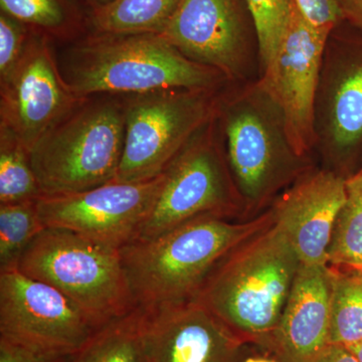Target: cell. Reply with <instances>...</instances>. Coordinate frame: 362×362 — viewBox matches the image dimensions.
<instances>
[{"label":"cell","instance_id":"obj_34","mask_svg":"<svg viewBox=\"0 0 362 362\" xmlns=\"http://www.w3.org/2000/svg\"><path fill=\"white\" fill-rule=\"evenodd\" d=\"M357 269H358V270H362V266L359 267V268H357Z\"/></svg>","mask_w":362,"mask_h":362},{"label":"cell","instance_id":"obj_5","mask_svg":"<svg viewBox=\"0 0 362 362\" xmlns=\"http://www.w3.org/2000/svg\"><path fill=\"white\" fill-rule=\"evenodd\" d=\"M18 270L63 293L96 329L136 308L121 252L71 230L44 228Z\"/></svg>","mask_w":362,"mask_h":362},{"label":"cell","instance_id":"obj_24","mask_svg":"<svg viewBox=\"0 0 362 362\" xmlns=\"http://www.w3.org/2000/svg\"><path fill=\"white\" fill-rule=\"evenodd\" d=\"M37 202L0 206V272L18 269L26 249L45 228Z\"/></svg>","mask_w":362,"mask_h":362},{"label":"cell","instance_id":"obj_15","mask_svg":"<svg viewBox=\"0 0 362 362\" xmlns=\"http://www.w3.org/2000/svg\"><path fill=\"white\" fill-rule=\"evenodd\" d=\"M147 311L149 362L244 361L246 344L195 300Z\"/></svg>","mask_w":362,"mask_h":362},{"label":"cell","instance_id":"obj_19","mask_svg":"<svg viewBox=\"0 0 362 362\" xmlns=\"http://www.w3.org/2000/svg\"><path fill=\"white\" fill-rule=\"evenodd\" d=\"M181 0H114L90 14V32L111 35H160Z\"/></svg>","mask_w":362,"mask_h":362},{"label":"cell","instance_id":"obj_8","mask_svg":"<svg viewBox=\"0 0 362 362\" xmlns=\"http://www.w3.org/2000/svg\"><path fill=\"white\" fill-rule=\"evenodd\" d=\"M216 117L226 140V157L244 204L243 221L259 211L298 175L300 157L293 151L281 114L263 105L218 98Z\"/></svg>","mask_w":362,"mask_h":362},{"label":"cell","instance_id":"obj_13","mask_svg":"<svg viewBox=\"0 0 362 362\" xmlns=\"http://www.w3.org/2000/svg\"><path fill=\"white\" fill-rule=\"evenodd\" d=\"M245 0H181L160 33L188 59L238 75L246 54Z\"/></svg>","mask_w":362,"mask_h":362},{"label":"cell","instance_id":"obj_29","mask_svg":"<svg viewBox=\"0 0 362 362\" xmlns=\"http://www.w3.org/2000/svg\"><path fill=\"white\" fill-rule=\"evenodd\" d=\"M312 362H359L349 347L329 344Z\"/></svg>","mask_w":362,"mask_h":362},{"label":"cell","instance_id":"obj_17","mask_svg":"<svg viewBox=\"0 0 362 362\" xmlns=\"http://www.w3.org/2000/svg\"><path fill=\"white\" fill-rule=\"evenodd\" d=\"M148 311L140 307L93 333L68 362H149Z\"/></svg>","mask_w":362,"mask_h":362},{"label":"cell","instance_id":"obj_25","mask_svg":"<svg viewBox=\"0 0 362 362\" xmlns=\"http://www.w3.org/2000/svg\"><path fill=\"white\" fill-rule=\"evenodd\" d=\"M251 14L264 70L279 51L291 16L295 0H245Z\"/></svg>","mask_w":362,"mask_h":362},{"label":"cell","instance_id":"obj_6","mask_svg":"<svg viewBox=\"0 0 362 362\" xmlns=\"http://www.w3.org/2000/svg\"><path fill=\"white\" fill-rule=\"evenodd\" d=\"M216 90L168 89L125 97V139L117 182H142L162 175L214 120Z\"/></svg>","mask_w":362,"mask_h":362},{"label":"cell","instance_id":"obj_33","mask_svg":"<svg viewBox=\"0 0 362 362\" xmlns=\"http://www.w3.org/2000/svg\"><path fill=\"white\" fill-rule=\"evenodd\" d=\"M243 362H279L276 359L266 358V357H249V358L244 359Z\"/></svg>","mask_w":362,"mask_h":362},{"label":"cell","instance_id":"obj_2","mask_svg":"<svg viewBox=\"0 0 362 362\" xmlns=\"http://www.w3.org/2000/svg\"><path fill=\"white\" fill-rule=\"evenodd\" d=\"M274 223L272 209L238 223L204 216L121 250L136 307L152 310L194 300L235 247Z\"/></svg>","mask_w":362,"mask_h":362},{"label":"cell","instance_id":"obj_14","mask_svg":"<svg viewBox=\"0 0 362 362\" xmlns=\"http://www.w3.org/2000/svg\"><path fill=\"white\" fill-rule=\"evenodd\" d=\"M346 199V180L330 171L299 178L272 206L274 225L304 266L328 265V249Z\"/></svg>","mask_w":362,"mask_h":362},{"label":"cell","instance_id":"obj_10","mask_svg":"<svg viewBox=\"0 0 362 362\" xmlns=\"http://www.w3.org/2000/svg\"><path fill=\"white\" fill-rule=\"evenodd\" d=\"M96 330L56 288L18 269L0 272V338L35 351L70 356Z\"/></svg>","mask_w":362,"mask_h":362},{"label":"cell","instance_id":"obj_9","mask_svg":"<svg viewBox=\"0 0 362 362\" xmlns=\"http://www.w3.org/2000/svg\"><path fill=\"white\" fill-rule=\"evenodd\" d=\"M163 182L111 181L84 192L42 195L37 206L45 228H63L114 251L137 240Z\"/></svg>","mask_w":362,"mask_h":362},{"label":"cell","instance_id":"obj_3","mask_svg":"<svg viewBox=\"0 0 362 362\" xmlns=\"http://www.w3.org/2000/svg\"><path fill=\"white\" fill-rule=\"evenodd\" d=\"M300 266L273 223L226 254L194 300L245 344L270 349Z\"/></svg>","mask_w":362,"mask_h":362},{"label":"cell","instance_id":"obj_12","mask_svg":"<svg viewBox=\"0 0 362 362\" xmlns=\"http://www.w3.org/2000/svg\"><path fill=\"white\" fill-rule=\"evenodd\" d=\"M80 100L59 71L54 42L33 32L18 65L0 80V126L30 151Z\"/></svg>","mask_w":362,"mask_h":362},{"label":"cell","instance_id":"obj_1","mask_svg":"<svg viewBox=\"0 0 362 362\" xmlns=\"http://www.w3.org/2000/svg\"><path fill=\"white\" fill-rule=\"evenodd\" d=\"M56 54L64 80L80 98L168 89L216 90L226 78L220 71L188 59L157 33L89 32L62 49L56 47Z\"/></svg>","mask_w":362,"mask_h":362},{"label":"cell","instance_id":"obj_31","mask_svg":"<svg viewBox=\"0 0 362 362\" xmlns=\"http://www.w3.org/2000/svg\"><path fill=\"white\" fill-rule=\"evenodd\" d=\"M81 6H86L88 11V16L101 11L104 7L109 6L114 0H78Z\"/></svg>","mask_w":362,"mask_h":362},{"label":"cell","instance_id":"obj_20","mask_svg":"<svg viewBox=\"0 0 362 362\" xmlns=\"http://www.w3.org/2000/svg\"><path fill=\"white\" fill-rule=\"evenodd\" d=\"M329 267L332 271L329 344L349 347L362 340V270Z\"/></svg>","mask_w":362,"mask_h":362},{"label":"cell","instance_id":"obj_23","mask_svg":"<svg viewBox=\"0 0 362 362\" xmlns=\"http://www.w3.org/2000/svg\"><path fill=\"white\" fill-rule=\"evenodd\" d=\"M329 129L335 147L347 149L362 138V64L350 69L333 95Z\"/></svg>","mask_w":362,"mask_h":362},{"label":"cell","instance_id":"obj_28","mask_svg":"<svg viewBox=\"0 0 362 362\" xmlns=\"http://www.w3.org/2000/svg\"><path fill=\"white\" fill-rule=\"evenodd\" d=\"M70 356L35 351L0 338V362H68Z\"/></svg>","mask_w":362,"mask_h":362},{"label":"cell","instance_id":"obj_22","mask_svg":"<svg viewBox=\"0 0 362 362\" xmlns=\"http://www.w3.org/2000/svg\"><path fill=\"white\" fill-rule=\"evenodd\" d=\"M328 265L362 266V173L346 180V199L338 214L328 249Z\"/></svg>","mask_w":362,"mask_h":362},{"label":"cell","instance_id":"obj_27","mask_svg":"<svg viewBox=\"0 0 362 362\" xmlns=\"http://www.w3.org/2000/svg\"><path fill=\"white\" fill-rule=\"evenodd\" d=\"M301 13L312 25L331 33L344 18L340 0H295Z\"/></svg>","mask_w":362,"mask_h":362},{"label":"cell","instance_id":"obj_26","mask_svg":"<svg viewBox=\"0 0 362 362\" xmlns=\"http://www.w3.org/2000/svg\"><path fill=\"white\" fill-rule=\"evenodd\" d=\"M33 30L0 11V80L7 77L25 54Z\"/></svg>","mask_w":362,"mask_h":362},{"label":"cell","instance_id":"obj_21","mask_svg":"<svg viewBox=\"0 0 362 362\" xmlns=\"http://www.w3.org/2000/svg\"><path fill=\"white\" fill-rule=\"evenodd\" d=\"M42 197L30 151L11 130L0 126V206L37 202Z\"/></svg>","mask_w":362,"mask_h":362},{"label":"cell","instance_id":"obj_35","mask_svg":"<svg viewBox=\"0 0 362 362\" xmlns=\"http://www.w3.org/2000/svg\"><path fill=\"white\" fill-rule=\"evenodd\" d=\"M359 171H361V173H362V168H361V170H359Z\"/></svg>","mask_w":362,"mask_h":362},{"label":"cell","instance_id":"obj_11","mask_svg":"<svg viewBox=\"0 0 362 362\" xmlns=\"http://www.w3.org/2000/svg\"><path fill=\"white\" fill-rule=\"evenodd\" d=\"M328 35L305 18L295 1L277 54L264 70L259 87L280 112L286 137L300 158L315 137L314 107Z\"/></svg>","mask_w":362,"mask_h":362},{"label":"cell","instance_id":"obj_32","mask_svg":"<svg viewBox=\"0 0 362 362\" xmlns=\"http://www.w3.org/2000/svg\"><path fill=\"white\" fill-rule=\"evenodd\" d=\"M349 349L356 356L357 361L362 362V340L356 344L351 345Z\"/></svg>","mask_w":362,"mask_h":362},{"label":"cell","instance_id":"obj_30","mask_svg":"<svg viewBox=\"0 0 362 362\" xmlns=\"http://www.w3.org/2000/svg\"><path fill=\"white\" fill-rule=\"evenodd\" d=\"M344 18H349L362 28V0H340Z\"/></svg>","mask_w":362,"mask_h":362},{"label":"cell","instance_id":"obj_18","mask_svg":"<svg viewBox=\"0 0 362 362\" xmlns=\"http://www.w3.org/2000/svg\"><path fill=\"white\" fill-rule=\"evenodd\" d=\"M0 11L54 45L70 44L90 32L89 16L78 0H0Z\"/></svg>","mask_w":362,"mask_h":362},{"label":"cell","instance_id":"obj_7","mask_svg":"<svg viewBox=\"0 0 362 362\" xmlns=\"http://www.w3.org/2000/svg\"><path fill=\"white\" fill-rule=\"evenodd\" d=\"M214 122L216 117L164 171L158 197L137 240L156 237L199 216L243 218L244 204Z\"/></svg>","mask_w":362,"mask_h":362},{"label":"cell","instance_id":"obj_4","mask_svg":"<svg viewBox=\"0 0 362 362\" xmlns=\"http://www.w3.org/2000/svg\"><path fill=\"white\" fill-rule=\"evenodd\" d=\"M125 139V97L81 98L30 150L42 195L84 192L115 180Z\"/></svg>","mask_w":362,"mask_h":362},{"label":"cell","instance_id":"obj_16","mask_svg":"<svg viewBox=\"0 0 362 362\" xmlns=\"http://www.w3.org/2000/svg\"><path fill=\"white\" fill-rule=\"evenodd\" d=\"M331 295L329 266H300L272 341L279 362H312L329 345Z\"/></svg>","mask_w":362,"mask_h":362}]
</instances>
